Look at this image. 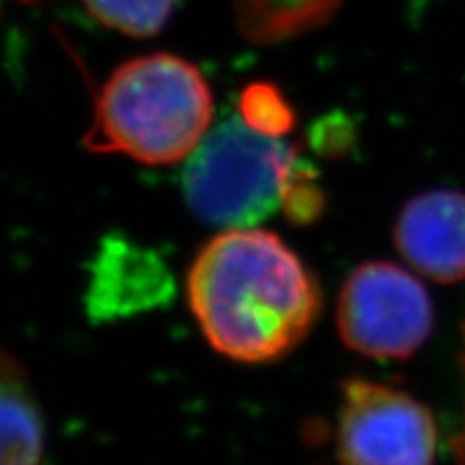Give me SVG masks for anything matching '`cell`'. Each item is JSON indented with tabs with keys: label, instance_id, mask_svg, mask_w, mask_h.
<instances>
[{
	"label": "cell",
	"instance_id": "cell-1",
	"mask_svg": "<svg viewBox=\"0 0 465 465\" xmlns=\"http://www.w3.org/2000/svg\"><path fill=\"white\" fill-rule=\"evenodd\" d=\"M192 315L209 345L243 364L274 362L306 339L322 289L282 237L226 229L201 248L188 274Z\"/></svg>",
	"mask_w": 465,
	"mask_h": 465
},
{
	"label": "cell",
	"instance_id": "cell-2",
	"mask_svg": "<svg viewBox=\"0 0 465 465\" xmlns=\"http://www.w3.org/2000/svg\"><path fill=\"white\" fill-rule=\"evenodd\" d=\"M212 113L209 84L188 61L173 54L134 58L102 86L84 147L143 164H173L199 147Z\"/></svg>",
	"mask_w": 465,
	"mask_h": 465
},
{
	"label": "cell",
	"instance_id": "cell-3",
	"mask_svg": "<svg viewBox=\"0 0 465 465\" xmlns=\"http://www.w3.org/2000/svg\"><path fill=\"white\" fill-rule=\"evenodd\" d=\"M293 162V151L281 138L232 116L190 153L183 173L185 201L209 224L246 229L281 207Z\"/></svg>",
	"mask_w": 465,
	"mask_h": 465
},
{
	"label": "cell",
	"instance_id": "cell-4",
	"mask_svg": "<svg viewBox=\"0 0 465 465\" xmlns=\"http://www.w3.org/2000/svg\"><path fill=\"white\" fill-rule=\"evenodd\" d=\"M342 342L369 358H410L433 330V302L403 267L369 261L342 284L336 306Z\"/></svg>",
	"mask_w": 465,
	"mask_h": 465
},
{
	"label": "cell",
	"instance_id": "cell-5",
	"mask_svg": "<svg viewBox=\"0 0 465 465\" xmlns=\"http://www.w3.org/2000/svg\"><path fill=\"white\" fill-rule=\"evenodd\" d=\"M438 427L420 401L366 380L342 383L336 429L341 465H433Z\"/></svg>",
	"mask_w": 465,
	"mask_h": 465
},
{
	"label": "cell",
	"instance_id": "cell-6",
	"mask_svg": "<svg viewBox=\"0 0 465 465\" xmlns=\"http://www.w3.org/2000/svg\"><path fill=\"white\" fill-rule=\"evenodd\" d=\"M394 243L422 276L438 282L465 278V194L429 190L407 201L394 226Z\"/></svg>",
	"mask_w": 465,
	"mask_h": 465
},
{
	"label": "cell",
	"instance_id": "cell-7",
	"mask_svg": "<svg viewBox=\"0 0 465 465\" xmlns=\"http://www.w3.org/2000/svg\"><path fill=\"white\" fill-rule=\"evenodd\" d=\"M168 287L158 257L127 240H106L93 272L89 308L100 317L143 311L158 304Z\"/></svg>",
	"mask_w": 465,
	"mask_h": 465
},
{
	"label": "cell",
	"instance_id": "cell-8",
	"mask_svg": "<svg viewBox=\"0 0 465 465\" xmlns=\"http://www.w3.org/2000/svg\"><path fill=\"white\" fill-rule=\"evenodd\" d=\"M44 410L26 369L0 349V465H42Z\"/></svg>",
	"mask_w": 465,
	"mask_h": 465
},
{
	"label": "cell",
	"instance_id": "cell-9",
	"mask_svg": "<svg viewBox=\"0 0 465 465\" xmlns=\"http://www.w3.org/2000/svg\"><path fill=\"white\" fill-rule=\"evenodd\" d=\"M341 0H232L237 25L259 44L282 42L322 26Z\"/></svg>",
	"mask_w": 465,
	"mask_h": 465
},
{
	"label": "cell",
	"instance_id": "cell-10",
	"mask_svg": "<svg viewBox=\"0 0 465 465\" xmlns=\"http://www.w3.org/2000/svg\"><path fill=\"white\" fill-rule=\"evenodd\" d=\"M177 0H84L102 25L134 37L158 33Z\"/></svg>",
	"mask_w": 465,
	"mask_h": 465
},
{
	"label": "cell",
	"instance_id": "cell-11",
	"mask_svg": "<svg viewBox=\"0 0 465 465\" xmlns=\"http://www.w3.org/2000/svg\"><path fill=\"white\" fill-rule=\"evenodd\" d=\"M240 116L267 136L282 138L293 127V110L272 84H252L242 93Z\"/></svg>",
	"mask_w": 465,
	"mask_h": 465
},
{
	"label": "cell",
	"instance_id": "cell-12",
	"mask_svg": "<svg viewBox=\"0 0 465 465\" xmlns=\"http://www.w3.org/2000/svg\"><path fill=\"white\" fill-rule=\"evenodd\" d=\"M281 207L293 223H312L323 212V192L312 182L311 168L295 160L282 190Z\"/></svg>",
	"mask_w": 465,
	"mask_h": 465
},
{
	"label": "cell",
	"instance_id": "cell-13",
	"mask_svg": "<svg viewBox=\"0 0 465 465\" xmlns=\"http://www.w3.org/2000/svg\"><path fill=\"white\" fill-rule=\"evenodd\" d=\"M455 452H457V463L465 465V429L463 433L459 435V440L455 441Z\"/></svg>",
	"mask_w": 465,
	"mask_h": 465
}]
</instances>
